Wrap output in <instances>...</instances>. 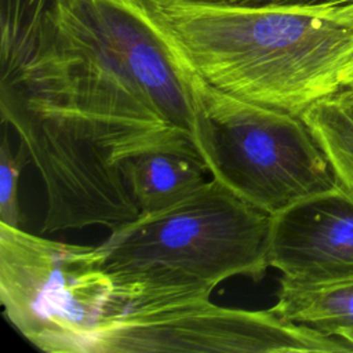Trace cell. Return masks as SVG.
<instances>
[{
  "mask_svg": "<svg viewBox=\"0 0 353 353\" xmlns=\"http://www.w3.org/2000/svg\"><path fill=\"white\" fill-rule=\"evenodd\" d=\"M145 26L139 0H57L36 46L0 65L1 121L46 190L41 232H113L139 215L125 160L156 149L199 153L142 84Z\"/></svg>",
  "mask_w": 353,
  "mask_h": 353,
  "instance_id": "obj_1",
  "label": "cell"
},
{
  "mask_svg": "<svg viewBox=\"0 0 353 353\" xmlns=\"http://www.w3.org/2000/svg\"><path fill=\"white\" fill-rule=\"evenodd\" d=\"M142 1L203 81L251 103L301 116L353 70V28L321 11Z\"/></svg>",
  "mask_w": 353,
  "mask_h": 353,
  "instance_id": "obj_2",
  "label": "cell"
},
{
  "mask_svg": "<svg viewBox=\"0 0 353 353\" xmlns=\"http://www.w3.org/2000/svg\"><path fill=\"white\" fill-rule=\"evenodd\" d=\"M269 232V214L211 176L181 201L139 214L101 244L114 287L109 317L205 299L234 276L262 279Z\"/></svg>",
  "mask_w": 353,
  "mask_h": 353,
  "instance_id": "obj_3",
  "label": "cell"
},
{
  "mask_svg": "<svg viewBox=\"0 0 353 353\" xmlns=\"http://www.w3.org/2000/svg\"><path fill=\"white\" fill-rule=\"evenodd\" d=\"M101 245L51 240L0 223V302L10 324L46 353H94L112 313Z\"/></svg>",
  "mask_w": 353,
  "mask_h": 353,
  "instance_id": "obj_4",
  "label": "cell"
},
{
  "mask_svg": "<svg viewBox=\"0 0 353 353\" xmlns=\"http://www.w3.org/2000/svg\"><path fill=\"white\" fill-rule=\"evenodd\" d=\"M193 87L210 143V176L236 196L274 215L336 186L301 116L228 95L196 73Z\"/></svg>",
  "mask_w": 353,
  "mask_h": 353,
  "instance_id": "obj_5",
  "label": "cell"
},
{
  "mask_svg": "<svg viewBox=\"0 0 353 353\" xmlns=\"http://www.w3.org/2000/svg\"><path fill=\"white\" fill-rule=\"evenodd\" d=\"M353 353V345L266 310L205 299L124 310L106 320L94 353Z\"/></svg>",
  "mask_w": 353,
  "mask_h": 353,
  "instance_id": "obj_6",
  "label": "cell"
},
{
  "mask_svg": "<svg viewBox=\"0 0 353 353\" xmlns=\"http://www.w3.org/2000/svg\"><path fill=\"white\" fill-rule=\"evenodd\" d=\"M269 265L296 281L353 273V194L336 183L270 215Z\"/></svg>",
  "mask_w": 353,
  "mask_h": 353,
  "instance_id": "obj_7",
  "label": "cell"
},
{
  "mask_svg": "<svg viewBox=\"0 0 353 353\" xmlns=\"http://www.w3.org/2000/svg\"><path fill=\"white\" fill-rule=\"evenodd\" d=\"M121 174L139 214L170 207L208 181L201 156L189 149H156L137 154L123 163Z\"/></svg>",
  "mask_w": 353,
  "mask_h": 353,
  "instance_id": "obj_8",
  "label": "cell"
},
{
  "mask_svg": "<svg viewBox=\"0 0 353 353\" xmlns=\"http://www.w3.org/2000/svg\"><path fill=\"white\" fill-rule=\"evenodd\" d=\"M279 283L270 307L279 317L338 338L353 330V273L316 281L280 277Z\"/></svg>",
  "mask_w": 353,
  "mask_h": 353,
  "instance_id": "obj_9",
  "label": "cell"
},
{
  "mask_svg": "<svg viewBox=\"0 0 353 353\" xmlns=\"http://www.w3.org/2000/svg\"><path fill=\"white\" fill-rule=\"evenodd\" d=\"M336 183L353 194V88L343 87L302 112Z\"/></svg>",
  "mask_w": 353,
  "mask_h": 353,
  "instance_id": "obj_10",
  "label": "cell"
},
{
  "mask_svg": "<svg viewBox=\"0 0 353 353\" xmlns=\"http://www.w3.org/2000/svg\"><path fill=\"white\" fill-rule=\"evenodd\" d=\"M57 0H0V63L34 47L50 28Z\"/></svg>",
  "mask_w": 353,
  "mask_h": 353,
  "instance_id": "obj_11",
  "label": "cell"
},
{
  "mask_svg": "<svg viewBox=\"0 0 353 353\" xmlns=\"http://www.w3.org/2000/svg\"><path fill=\"white\" fill-rule=\"evenodd\" d=\"M28 161V156L19 149L17 154H12L6 123H3V139L0 148V223L21 228L18 182L21 170Z\"/></svg>",
  "mask_w": 353,
  "mask_h": 353,
  "instance_id": "obj_12",
  "label": "cell"
},
{
  "mask_svg": "<svg viewBox=\"0 0 353 353\" xmlns=\"http://www.w3.org/2000/svg\"><path fill=\"white\" fill-rule=\"evenodd\" d=\"M263 4L303 8V10H328L353 3V0H261Z\"/></svg>",
  "mask_w": 353,
  "mask_h": 353,
  "instance_id": "obj_13",
  "label": "cell"
},
{
  "mask_svg": "<svg viewBox=\"0 0 353 353\" xmlns=\"http://www.w3.org/2000/svg\"><path fill=\"white\" fill-rule=\"evenodd\" d=\"M314 11H321V12L330 15L331 18H334L335 21H338L339 23L353 28V3L341 6V7H335V8L314 10Z\"/></svg>",
  "mask_w": 353,
  "mask_h": 353,
  "instance_id": "obj_14",
  "label": "cell"
},
{
  "mask_svg": "<svg viewBox=\"0 0 353 353\" xmlns=\"http://www.w3.org/2000/svg\"><path fill=\"white\" fill-rule=\"evenodd\" d=\"M339 338H342V339H345V341H347V342H350V343L353 345V330H349V331L342 332V334L339 335Z\"/></svg>",
  "mask_w": 353,
  "mask_h": 353,
  "instance_id": "obj_15",
  "label": "cell"
},
{
  "mask_svg": "<svg viewBox=\"0 0 353 353\" xmlns=\"http://www.w3.org/2000/svg\"><path fill=\"white\" fill-rule=\"evenodd\" d=\"M345 87L353 88V70L346 76V79H345Z\"/></svg>",
  "mask_w": 353,
  "mask_h": 353,
  "instance_id": "obj_16",
  "label": "cell"
},
{
  "mask_svg": "<svg viewBox=\"0 0 353 353\" xmlns=\"http://www.w3.org/2000/svg\"><path fill=\"white\" fill-rule=\"evenodd\" d=\"M193 1H210V3H223L225 0H193Z\"/></svg>",
  "mask_w": 353,
  "mask_h": 353,
  "instance_id": "obj_17",
  "label": "cell"
}]
</instances>
